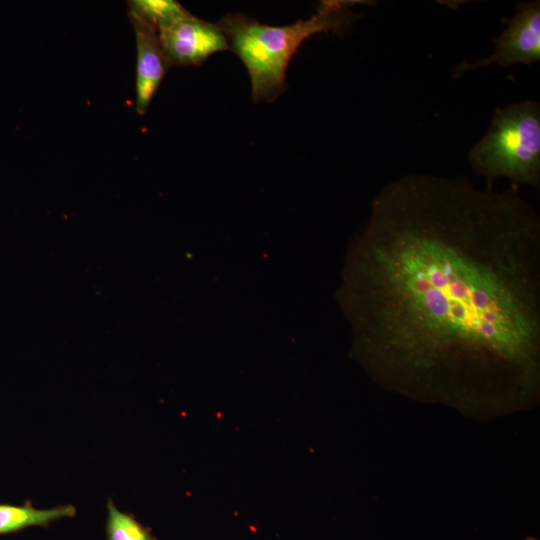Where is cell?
Returning <instances> with one entry per match:
<instances>
[{
  "label": "cell",
  "mask_w": 540,
  "mask_h": 540,
  "mask_svg": "<svg viewBox=\"0 0 540 540\" xmlns=\"http://www.w3.org/2000/svg\"><path fill=\"white\" fill-rule=\"evenodd\" d=\"M342 301L382 381L445 395H530L540 352V219L518 186L409 174L373 200Z\"/></svg>",
  "instance_id": "cell-1"
},
{
  "label": "cell",
  "mask_w": 540,
  "mask_h": 540,
  "mask_svg": "<svg viewBox=\"0 0 540 540\" xmlns=\"http://www.w3.org/2000/svg\"><path fill=\"white\" fill-rule=\"evenodd\" d=\"M358 3L324 0L310 18L284 26L262 24L242 13L225 15L218 24L249 74L253 101L278 98L287 89V68L302 43L317 33H341L353 21L352 7Z\"/></svg>",
  "instance_id": "cell-2"
},
{
  "label": "cell",
  "mask_w": 540,
  "mask_h": 540,
  "mask_svg": "<svg viewBox=\"0 0 540 540\" xmlns=\"http://www.w3.org/2000/svg\"><path fill=\"white\" fill-rule=\"evenodd\" d=\"M474 170L492 188L499 177L512 185L536 186L540 180V106L534 100L497 109L487 134L469 153Z\"/></svg>",
  "instance_id": "cell-3"
},
{
  "label": "cell",
  "mask_w": 540,
  "mask_h": 540,
  "mask_svg": "<svg viewBox=\"0 0 540 540\" xmlns=\"http://www.w3.org/2000/svg\"><path fill=\"white\" fill-rule=\"evenodd\" d=\"M507 28L495 38L494 51L486 59L475 63L463 61L453 68L458 78L469 70L498 64L509 67L514 64H531L540 60V2H521L516 13L508 19Z\"/></svg>",
  "instance_id": "cell-4"
},
{
  "label": "cell",
  "mask_w": 540,
  "mask_h": 540,
  "mask_svg": "<svg viewBox=\"0 0 540 540\" xmlns=\"http://www.w3.org/2000/svg\"><path fill=\"white\" fill-rule=\"evenodd\" d=\"M159 41L171 66H200L215 53L229 50L225 34L212 23L189 11L157 29Z\"/></svg>",
  "instance_id": "cell-5"
},
{
  "label": "cell",
  "mask_w": 540,
  "mask_h": 540,
  "mask_svg": "<svg viewBox=\"0 0 540 540\" xmlns=\"http://www.w3.org/2000/svg\"><path fill=\"white\" fill-rule=\"evenodd\" d=\"M128 16L136 39L135 108L144 115L170 65L155 27L132 12L128 11Z\"/></svg>",
  "instance_id": "cell-6"
},
{
  "label": "cell",
  "mask_w": 540,
  "mask_h": 540,
  "mask_svg": "<svg viewBox=\"0 0 540 540\" xmlns=\"http://www.w3.org/2000/svg\"><path fill=\"white\" fill-rule=\"evenodd\" d=\"M76 512L71 504L38 509L30 502L24 505L0 503V536L35 526L48 527L60 519L74 517Z\"/></svg>",
  "instance_id": "cell-7"
},
{
  "label": "cell",
  "mask_w": 540,
  "mask_h": 540,
  "mask_svg": "<svg viewBox=\"0 0 540 540\" xmlns=\"http://www.w3.org/2000/svg\"><path fill=\"white\" fill-rule=\"evenodd\" d=\"M106 536L107 540H157L149 528L119 510L111 498L107 502Z\"/></svg>",
  "instance_id": "cell-8"
},
{
  "label": "cell",
  "mask_w": 540,
  "mask_h": 540,
  "mask_svg": "<svg viewBox=\"0 0 540 540\" xmlns=\"http://www.w3.org/2000/svg\"><path fill=\"white\" fill-rule=\"evenodd\" d=\"M127 3L129 12L138 15L156 30L188 12L175 0H130Z\"/></svg>",
  "instance_id": "cell-9"
}]
</instances>
